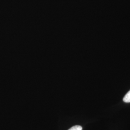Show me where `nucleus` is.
<instances>
[{"mask_svg": "<svg viewBox=\"0 0 130 130\" xmlns=\"http://www.w3.org/2000/svg\"><path fill=\"white\" fill-rule=\"evenodd\" d=\"M123 100L124 102L130 103V90L127 93L123 98Z\"/></svg>", "mask_w": 130, "mask_h": 130, "instance_id": "obj_1", "label": "nucleus"}, {"mask_svg": "<svg viewBox=\"0 0 130 130\" xmlns=\"http://www.w3.org/2000/svg\"><path fill=\"white\" fill-rule=\"evenodd\" d=\"M83 128L82 126L79 125H75L70 128L68 130H82Z\"/></svg>", "mask_w": 130, "mask_h": 130, "instance_id": "obj_2", "label": "nucleus"}]
</instances>
